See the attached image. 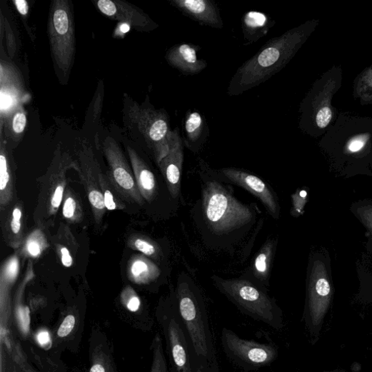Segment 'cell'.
Segmentation results:
<instances>
[{
  "mask_svg": "<svg viewBox=\"0 0 372 372\" xmlns=\"http://www.w3.org/2000/svg\"><path fill=\"white\" fill-rule=\"evenodd\" d=\"M307 34V28L303 26L270 39L254 56L238 68L230 80L228 95H242L281 71L294 57Z\"/></svg>",
  "mask_w": 372,
  "mask_h": 372,
  "instance_id": "obj_1",
  "label": "cell"
},
{
  "mask_svg": "<svg viewBox=\"0 0 372 372\" xmlns=\"http://www.w3.org/2000/svg\"><path fill=\"white\" fill-rule=\"evenodd\" d=\"M174 301L188 339L195 372H219L208 313L199 289L192 281L180 279Z\"/></svg>",
  "mask_w": 372,
  "mask_h": 372,
  "instance_id": "obj_2",
  "label": "cell"
},
{
  "mask_svg": "<svg viewBox=\"0 0 372 372\" xmlns=\"http://www.w3.org/2000/svg\"><path fill=\"white\" fill-rule=\"evenodd\" d=\"M206 181L202 190V218L206 230L216 237L235 236L246 230L256 220V213L249 206L237 200L230 191L216 181L208 171V165L198 161Z\"/></svg>",
  "mask_w": 372,
  "mask_h": 372,
  "instance_id": "obj_3",
  "label": "cell"
},
{
  "mask_svg": "<svg viewBox=\"0 0 372 372\" xmlns=\"http://www.w3.org/2000/svg\"><path fill=\"white\" fill-rule=\"evenodd\" d=\"M123 121L129 137L146 147L158 165L170 149L173 131L167 111L156 109L149 102L140 105L125 95Z\"/></svg>",
  "mask_w": 372,
  "mask_h": 372,
  "instance_id": "obj_4",
  "label": "cell"
},
{
  "mask_svg": "<svg viewBox=\"0 0 372 372\" xmlns=\"http://www.w3.org/2000/svg\"><path fill=\"white\" fill-rule=\"evenodd\" d=\"M212 278L218 291L242 313L274 330L283 328L281 309L262 287L246 279H225L217 276Z\"/></svg>",
  "mask_w": 372,
  "mask_h": 372,
  "instance_id": "obj_5",
  "label": "cell"
},
{
  "mask_svg": "<svg viewBox=\"0 0 372 372\" xmlns=\"http://www.w3.org/2000/svg\"><path fill=\"white\" fill-rule=\"evenodd\" d=\"M70 170L77 172L78 162L59 151L46 174L39 178V192L33 215L36 227L49 230L55 226L67 188V173Z\"/></svg>",
  "mask_w": 372,
  "mask_h": 372,
  "instance_id": "obj_6",
  "label": "cell"
},
{
  "mask_svg": "<svg viewBox=\"0 0 372 372\" xmlns=\"http://www.w3.org/2000/svg\"><path fill=\"white\" fill-rule=\"evenodd\" d=\"M48 34L58 75H62L64 79L68 77L74 64L76 51L73 11L68 0H54L52 2Z\"/></svg>",
  "mask_w": 372,
  "mask_h": 372,
  "instance_id": "obj_7",
  "label": "cell"
},
{
  "mask_svg": "<svg viewBox=\"0 0 372 372\" xmlns=\"http://www.w3.org/2000/svg\"><path fill=\"white\" fill-rule=\"evenodd\" d=\"M221 346L226 356L244 372H251L273 363L278 357L274 343L245 340L228 328H223Z\"/></svg>",
  "mask_w": 372,
  "mask_h": 372,
  "instance_id": "obj_8",
  "label": "cell"
},
{
  "mask_svg": "<svg viewBox=\"0 0 372 372\" xmlns=\"http://www.w3.org/2000/svg\"><path fill=\"white\" fill-rule=\"evenodd\" d=\"M159 317L170 361V372H195L184 324L172 301Z\"/></svg>",
  "mask_w": 372,
  "mask_h": 372,
  "instance_id": "obj_9",
  "label": "cell"
},
{
  "mask_svg": "<svg viewBox=\"0 0 372 372\" xmlns=\"http://www.w3.org/2000/svg\"><path fill=\"white\" fill-rule=\"evenodd\" d=\"M102 151L108 164L107 177L124 201L142 205L144 199L137 186L134 171L119 144L111 137L102 144Z\"/></svg>",
  "mask_w": 372,
  "mask_h": 372,
  "instance_id": "obj_10",
  "label": "cell"
},
{
  "mask_svg": "<svg viewBox=\"0 0 372 372\" xmlns=\"http://www.w3.org/2000/svg\"><path fill=\"white\" fill-rule=\"evenodd\" d=\"M77 162L81 184L84 186L89 198L96 226L100 229L107 211L100 186L103 171L93 149L86 144L79 152Z\"/></svg>",
  "mask_w": 372,
  "mask_h": 372,
  "instance_id": "obj_11",
  "label": "cell"
},
{
  "mask_svg": "<svg viewBox=\"0 0 372 372\" xmlns=\"http://www.w3.org/2000/svg\"><path fill=\"white\" fill-rule=\"evenodd\" d=\"M221 178L237 185L257 197L266 206L270 215L279 218V203L270 187L260 178L245 171L228 168L218 171Z\"/></svg>",
  "mask_w": 372,
  "mask_h": 372,
  "instance_id": "obj_12",
  "label": "cell"
},
{
  "mask_svg": "<svg viewBox=\"0 0 372 372\" xmlns=\"http://www.w3.org/2000/svg\"><path fill=\"white\" fill-rule=\"evenodd\" d=\"M96 6L110 19L129 25L139 31L149 32L159 27L143 11L121 0H99Z\"/></svg>",
  "mask_w": 372,
  "mask_h": 372,
  "instance_id": "obj_13",
  "label": "cell"
},
{
  "mask_svg": "<svg viewBox=\"0 0 372 372\" xmlns=\"http://www.w3.org/2000/svg\"><path fill=\"white\" fill-rule=\"evenodd\" d=\"M184 147L180 129L177 127L172 132L169 154L158 164L168 189L171 196L175 199L181 193Z\"/></svg>",
  "mask_w": 372,
  "mask_h": 372,
  "instance_id": "obj_14",
  "label": "cell"
},
{
  "mask_svg": "<svg viewBox=\"0 0 372 372\" xmlns=\"http://www.w3.org/2000/svg\"><path fill=\"white\" fill-rule=\"evenodd\" d=\"M24 201L17 196L3 212L0 226L6 243L15 251L21 249L26 238V216Z\"/></svg>",
  "mask_w": 372,
  "mask_h": 372,
  "instance_id": "obj_15",
  "label": "cell"
},
{
  "mask_svg": "<svg viewBox=\"0 0 372 372\" xmlns=\"http://www.w3.org/2000/svg\"><path fill=\"white\" fill-rule=\"evenodd\" d=\"M170 4L201 26L217 29L224 27L220 9L212 0H170Z\"/></svg>",
  "mask_w": 372,
  "mask_h": 372,
  "instance_id": "obj_16",
  "label": "cell"
},
{
  "mask_svg": "<svg viewBox=\"0 0 372 372\" xmlns=\"http://www.w3.org/2000/svg\"><path fill=\"white\" fill-rule=\"evenodd\" d=\"M201 50V46L191 44H177L167 51L165 59L183 75L194 76L208 66V62L197 57V53Z\"/></svg>",
  "mask_w": 372,
  "mask_h": 372,
  "instance_id": "obj_17",
  "label": "cell"
},
{
  "mask_svg": "<svg viewBox=\"0 0 372 372\" xmlns=\"http://www.w3.org/2000/svg\"><path fill=\"white\" fill-rule=\"evenodd\" d=\"M0 212L5 211L18 196L16 167L6 141L0 145Z\"/></svg>",
  "mask_w": 372,
  "mask_h": 372,
  "instance_id": "obj_18",
  "label": "cell"
},
{
  "mask_svg": "<svg viewBox=\"0 0 372 372\" xmlns=\"http://www.w3.org/2000/svg\"><path fill=\"white\" fill-rule=\"evenodd\" d=\"M209 137L210 129L204 116L196 110H188L183 119L184 146L193 153H198Z\"/></svg>",
  "mask_w": 372,
  "mask_h": 372,
  "instance_id": "obj_19",
  "label": "cell"
},
{
  "mask_svg": "<svg viewBox=\"0 0 372 372\" xmlns=\"http://www.w3.org/2000/svg\"><path fill=\"white\" fill-rule=\"evenodd\" d=\"M21 251H15L14 255L8 258L0 268V306L2 315H9L11 306V292L21 271V261L24 260Z\"/></svg>",
  "mask_w": 372,
  "mask_h": 372,
  "instance_id": "obj_20",
  "label": "cell"
},
{
  "mask_svg": "<svg viewBox=\"0 0 372 372\" xmlns=\"http://www.w3.org/2000/svg\"><path fill=\"white\" fill-rule=\"evenodd\" d=\"M127 151L141 194L145 201L151 203L158 191L155 176L149 164L133 147L127 146Z\"/></svg>",
  "mask_w": 372,
  "mask_h": 372,
  "instance_id": "obj_21",
  "label": "cell"
},
{
  "mask_svg": "<svg viewBox=\"0 0 372 372\" xmlns=\"http://www.w3.org/2000/svg\"><path fill=\"white\" fill-rule=\"evenodd\" d=\"M276 22L268 15L258 11H248L242 18L241 29L245 46L256 44L266 36Z\"/></svg>",
  "mask_w": 372,
  "mask_h": 372,
  "instance_id": "obj_22",
  "label": "cell"
},
{
  "mask_svg": "<svg viewBox=\"0 0 372 372\" xmlns=\"http://www.w3.org/2000/svg\"><path fill=\"white\" fill-rule=\"evenodd\" d=\"M51 241L60 263L65 268H71L76 258L79 244L69 226L60 223L56 233L51 237Z\"/></svg>",
  "mask_w": 372,
  "mask_h": 372,
  "instance_id": "obj_23",
  "label": "cell"
},
{
  "mask_svg": "<svg viewBox=\"0 0 372 372\" xmlns=\"http://www.w3.org/2000/svg\"><path fill=\"white\" fill-rule=\"evenodd\" d=\"M14 69L1 66V113L10 114L18 108L19 94L21 84Z\"/></svg>",
  "mask_w": 372,
  "mask_h": 372,
  "instance_id": "obj_24",
  "label": "cell"
},
{
  "mask_svg": "<svg viewBox=\"0 0 372 372\" xmlns=\"http://www.w3.org/2000/svg\"><path fill=\"white\" fill-rule=\"evenodd\" d=\"M128 278L136 284H147L156 278L159 274L157 266L143 256H136L128 263Z\"/></svg>",
  "mask_w": 372,
  "mask_h": 372,
  "instance_id": "obj_25",
  "label": "cell"
},
{
  "mask_svg": "<svg viewBox=\"0 0 372 372\" xmlns=\"http://www.w3.org/2000/svg\"><path fill=\"white\" fill-rule=\"evenodd\" d=\"M48 231L36 227L26 235L20 249L24 259H39L46 253L50 246Z\"/></svg>",
  "mask_w": 372,
  "mask_h": 372,
  "instance_id": "obj_26",
  "label": "cell"
},
{
  "mask_svg": "<svg viewBox=\"0 0 372 372\" xmlns=\"http://www.w3.org/2000/svg\"><path fill=\"white\" fill-rule=\"evenodd\" d=\"M276 243V240H268L261 247L252 266L253 276L262 283L264 289L265 286L268 284Z\"/></svg>",
  "mask_w": 372,
  "mask_h": 372,
  "instance_id": "obj_27",
  "label": "cell"
},
{
  "mask_svg": "<svg viewBox=\"0 0 372 372\" xmlns=\"http://www.w3.org/2000/svg\"><path fill=\"white\" fill-rule=\"evenodd\" d=\"M89 372H116V367L107 343L92 338Z\"/></svg>",
  "mask_w": 372,
  "mask_h": 372,
  "instance_id": "obj_28",
  "label": "cell"
},
{
  "mask_svg": "<svg viewBox=\"0 0 372 372\" xmlns=\"http://www.w3.org/2000/svg\"><path fill=\"white\" fill-rule=\"evenodd\" d=\"M62 215L67 223L79 224L84 221V210L78 194L67 187L62 202Z\"/></svg>",
  "mask_w": 372,
  "mask_h": 372,
  "instance_id": "obj_29",
  "label": "cell"
},
{
  "mask_svg": "<svg viewBox=\"0 0 372 372\" xmlns=\"http://www.w3.org/2000/svg\"><path fill=\"white\" fill-rule=\"evenodd\" d=\"M128 245L131 249L156 261L162 256L159 245L149 237L141 234L131 236L128 240Z\"/></svg>",
  "mask_w": 372,
  "mask_h": 372,
  "instance_id": "obj_30",
  "label": "cell"
},
{
  "mask_svg": "<svg viewBox=\"0 0 372 372\" xmlns=\"http://www.w3.org/2000/svg\"><path fill=\"white\" fill-rule=\"evenodd\" d=\"M100 186L104 196V203L108 211H122L126 209L125 201L119 196L106 174H101L100 177Z\"/></svg>",
  "mask_w": 372,
  "mask_h": 372,
  "instance_id": "obj_31",
  "label": "cell"
},
{
  "mask_svg": "<svg viewBox=\"0 0 372 372\" xmlns=\"http://www.w3.org/2000/svg\"><path fill=\"white\" fill-rule=\"evenodd\" d=\"M152 364L150 372H170L166 356H165L161 336L157 333L152 342Z\"/></svg>",
  "mask_w": 372,
  "mask_h": 372,
  "instance_id": "obj_32",
  "label": "cell"
},
{
  "mask_svg": "<svg viewBox=\"0 0 372 372\" xmlns=\"http://www.w3.org/2000/svg\"><path fill=\"white\" fill-rule=\"evenodd\" d=\"M21 107H18L12 113L11 116L9 117L8 126L9 133L18 140L25 131L26 126V116Z\"/></svg>",
  "mask_w": 372,
  "mask_h": 372,
  "instance_id": "obj_33",
  "label": "cell"
},
{
  "mask_svg": "<svg viewBox=\"0 0 372 372\" xmlns=\"http://www.w3.org/2000/svg\"><path fill=\"white\" fill-rule=\"evenodd\" d=\"M121 303L131 312H137L141 307V301L134 289L128 286L121 294Z\"/></svg>",
  "mask_w": 372,
  "mask_h": 372,
  "instance_id": "obj_34",
  "label": "cell"
},
{
  "mask_svg": "<svg viewBox=\"0 0 372 372\" xmlns=\"http://www.w3.org/2000/svg\"><path fill=\"white\" fill-rule=\"evenodd\" d=\"M76 323V318L74 313L68 314L63 320L57 331V337L64 339L69 337L73 332Z\"/></svg>",
  "mask_w": 372,
  "mask_h": 372,
  "instance_id": "obj_35",
  "label": "cell"
},
{
  "mask_svg": "<svg viewBox=\"0 0 372 372\" xmlns=\"http://www.w3.org/2000/svg\"><path fill=\"white\" fill-rule=\"evenodd\" d=\"M333 113L328 107H323L316 114V125L319 129H324L332 119Z\"/></svg>",
  "mask_w": 372,
  "mask_h": 372,
  "instance_id": "obj_36",
  "label": "cell"
},
{
  "mask_svg": "<svg viewBox=\"0 0 372 372\" xmlns=\"http://www.w3.org/2000/svg\"><path fill=\"white\" fill-rule=\"evenodd\" d=\"M316 294L320 297H326L329 295L331 288L328 282L325 278H320L315 286Z\"/></svg>",
  "mask_w": 372,
  "mask_h": 372,
  "instance_id": "obj_37",
  "label": "cell"
},
{
  "mask_svg": "<svg viewBox=\"0 0 372 372\" xmlns=\"http://www.w3.org/2000/svg\"><path fill=\"white\" fill-rule=\"evenodd\" d=\"M36 341L43 348H48L51 345V336L48 330H40L36 334Z\"/></svg>",
  "mask_w": 372,
  "mask_h": 372,
  "instance_id": "obj_38",
  "label": "cell"
},
{
  "mask_svg": "<svg viewBox=\"0 0 372 372\" xmlns=\"http://www.w3.org/2000/svg\"><path fill=\"white\" fill-rule=\"evenodd\" d=\"M15 6L18 11L22 15L26 16L29 12V5L26 0H16Z\"/></svg>",
  "mask_w": 372,
  "mask_h": 372,
  "instance_id": "obj_39",
  "label": "cell"
},
{
  "mask_svg": "<svg viewBox=\"0 0 372 372\" xmlns=\"http://www.w3.org/2000/svg\"><path fill=\"white\" fill-rule=\"evenodd\" d=\"M365 144V141L363 139H357L351 142L349 145V150L351 152H356L361 150Z\"/></svg>",
  "mask_w": 372,
  "mask_h": 372,
  "instance_id": "obj_40",
  "label": "cell"
},
{
  "mask_svg": "<svg viewBox=\"0 0 372 372\" xmlns=\"http://www.w3.org/2000/svg\"><path fill=\"white\" fill-rule=\"evenodd\" d=\"M17 361L23 368L24 372H34L30 367H29L28 364L21 359V358H19Z\"/></svg>",
  "mask_w": 372,
  "mask_h": 372,
  "instance_id": "obj_41",
  "label": "cell"
}]
</instances>
